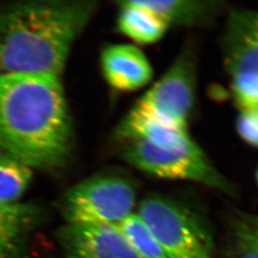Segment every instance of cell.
<instances>
[{
	"mask_svg": "<svg viewBox=\"0 0 258 258\" xmlns=\"http://www.w3.org/2000/svg\"><path fill=\"white\" fill-rule=\"evenodd\" d=\"M231 258H258V214L238 212L230 223Z\"/></svg>",
	"mask_w": 258,
	"mask_h": 258,
	"instance_id": "cell-14",
	"label": "cell"
},
{
	"mask_svg": "<svg viewBox=\"0 0 258 258\" xmlns=\"http://www.w3.org/2000/svg\"><path fill=\"white\" fill-rule=\"evenodd\" d=\"M39 218L35 205L0 201V258H27L30 235Z\"/></svg>",
	"mask_w": 258,
	"mask_h": 258,
	"instance_id": "cell-11",
	"label": "cell"
},
{
	"mask_svg": "<svg viewBox=\"0 0 258 258\" xmlns=\"http://www.w3.org/2000/svg\"><path fill=\"white\" fill-rule=\"evenodd\" d=\"M117 136L127 141L143 140L158 148L170 150L200 148L189 136L187 129L166 123L135 107L120 122Z\"/></svg>",
	"mask_w": 258,
	"mask_h": 258,
	"instance_id": "cell-10",
	"label": "cell"
},
{
	"mask_svg": "<svg viewBox=\"0 0 258 258\" xmlns=\"http://www.w3.org/2000/svg\"><path fill=\"white\" fill-rule=\"evenodd\" d=\"M139 216L167 258H212V235L203 219L175 200L150 195L139 206Z\"/></svg>",
	"mask_w": 258,
	"mask_h": 258,
	"instance_id": "cell-3",
	"label": "cell"
},
{
	"mask_svg": "<svg viewBox=\"0 0 258 258\" xmlns=\"http://www.w3.org/2000/svg\"><path fill=\"white\" fill-rule=\"evenodd\" d=\"M135 202L136 188L129 179L105 174L73 186L62 210L67 224L116 225L133 213Z\"/></svg>",
	"mask_w": 258,
	"mask_h": 258,
	"instance_id": "cell-5",
	"label": "cell"
},
{
	"mask_svg": "<svg viewBox=\"0 0 258 258\" xmlns=\"http://www.w3.org/2000/svg\"><path fill=\"white\" fill-rule=\"evenodd\" d=\"M117 27L120 34L141 45L159 42L166 36L169 26L155 13L142 8L133 0L119 3Z\"/></svg>",
	"mask_w": 258,
	"mask_h": 258,
	"instance_id": "cell-13",
	"label": "cell"
},
{
	"mask_svg": "<svg viewBox=\"0 0 258 258\" xmlns=\"http://www.w3.org/2000/svg\"><path fill=\"white\" fill-rule=\"evenodd\" d=\"M102 73L111 87L119 92H132L146 86L153 77L148 56L138 47L113 44L101 56Z\"/></svg>",
	"mask_w": 258,
	"mask_h": 258,
	"instance_id": "cell-9",
	"label": "cell"
},
{
	"mask_svg": "<svg viewBox=\"0 0 258 258\" xmlns=\"http://www.w3.org/2000/svg\"><path fill=\"white\" fill-rule=\"evenodd\" d=\"M96 10L83 0H32L0 5V66L4 74L59 77L75 40Z\"/></svg>",
	"mask_w": 258,
	"mask_h": 258,
	"instance_id": "cell-2",
	"label": "cell"
},
{
	"mask_svg": "<svg viewBox=\"0 0 258 258\" xmlns=\"http://www.w3.org/2000/svg\"><path fill=\"white\" fill-rule=\"evenodd\" d=\"M235 127L243 142L249 147L258 148V108L239 109Z\"/></svg>",
	"mask_w": 258,
	"mask_h": 258,
	"instance_id": "cell-18",
	"label": "cell"
},
{
	"mask_svg": "<svg viewBox=\"0 0 258 258\" xmlns=\"http://www.w3.org/2000/svg\"><path fill=\"white\" fill-rule=\"evenodd\" d=\"M58 240L66 258H139L116 225L66 224Z\"/></svg>",
	"mask_w": 258,
	"mask_h": 258,
	"instance_id": "cell-7",
	"label": "cell"
},
{
	"mask_svg": "<svg viewBox=\"0 0 258 258\" xmlns=\"http://www.w3.org/2000/svg\"><path fill=\"white\" fill-rule=\"evenodd\" d=\"M72 125L57 76L0 77V148L31 168H54L68 155Z\"/></svg>",
	"mask_w": 258,
	"mask_h": 258,
	"instance_id": "cell-1",
	"label": "cell"
},
{
	"mask_svg": "<svg viewBox=\"0 0 258 258\" xmlns=\"http://www.w3.org/2000/svg\"><path fill=\"white\" fill-rule=\"evenodd\" d=\"M196 93V52L194 44H187L133 107L166 123L187 129L195 110Z\"/></svg>",
	"mask_w": 258,
	"mask_h": 258,
	"instance_id": "cell-6",
	"label": "cell"
},
{
	"mask_svg": "<svg viewBox=\"0 0 258 258\" xmlns=\"http://www.w3.org/2000/svg\"><path fill=\"white\" fill-rule=\"evenodd\" d=\"M231 78V94L238 108H258V74L243 73Z\"/></svg>",
	"mask_w": 258,
	"mask_h": 258,
	"instance_id": "cell-17",
	"label": "cell"
},
{
	"mask_svg": "<svg viewBox=\"0 0 258 258\" xmlns=\"http://www.w3.org/2000/svg\"><path fill=\"white\" fill-rule=\"evenodd\" d=\"M122 156L131 166L152 177L194 182L230 195L236 192L234 185L212 165L201 148L170 150L143 140H131Z\"/></svg>",
	"mask_w": 258,
	"mask_h": 258,
	"instance_id": "cell-4",
	"label": "cell"
},
{
	"mask_svg": "<svg viewBox=\"0 0 258 258\" xmlns=\"http://www.w3.org/2000/svg\"><path fill=\"white\" fill-rule=\"evenodd\" d=\"M255 177H256V183H257L258 185V168L257 170H256V175H255Z\"/></svg>",
	"mask_w": 258,
	"mask_h": 258,
	"instance_id": "cell-19",
	"label": "cell"
},
{
	"mask_svg": "<svg viewBox=\"0 0 258 258\" xmlns=\"http://www.w3.org/2000/svg\"><path fill=\"white\" fill-rule=\"evenodd\" d=\"M140 7L155 13L169 27H205L225 9L221 1L133 0Z\"/></svg>",
	"mask_w": 258,
	"mask_h": 258,
	"instance_id": "cell-12",
	"label": "cell"
},
{
	"mask_svg": "<svg viewBox=\"0 0 258 258\" xmlns=\"http://www.w3.org/2000/svg\"><path fill=\"white\" fill-rule=\"evenodd\" d=\"M139 258H167L156 237L137 213L116 224Z\"/></svg>",
	"mask_w": 258,
	"mask_h": 258,
	"instance_id": "cell-15",
	"label": "cell"
},
{
	"mask_svg": "<svg viewBox=\"0 0 258 258\" xmlns=\"http://www.w3.org/2000/svg\"><path fill=\"white\" fill-rule=\"evenodd\" d=\"M221 48L224 66L231 77L258 74V10L229 12Z\"/></svg>",
	"mask_w": 258,
	"mask_h": 258,
	"instance_id": "cell-8",
	"label": "cell"
},
{
	"mask_svg": "<svg viewBox=\"0 0 258 258\" xmlns=\"http://www.w3.org/2000/svg\"><path fill=\"white\" fill-rule=\"evenodd\" d=\"M32 168L5 154L0 156V201L18 203L32 180Z\"/></svg>",
	"mask_w": 258,
	"mask_h": 258,
	"instance_id": "cell-16",
	"label": "cell"
},
{
	"mask_svg": "<svg viewBox=\"0 0 258 258\" xmlns=\"http://www.w3.org/2000/svg\"><path fill=\"white\" fill-rule=\"evenodd\" d=\"M1 72H2V70H1V66H0V77H1Z\"/></svg>",
	"mask_w": 258,
	"mask_h": 258,
	"instance_id": "cell-20",
	"label": "cell"
}]
</instances>
